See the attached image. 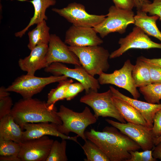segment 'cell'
<instances>
[{"mask_svg": "<svg viewBox=\"0 0 161 161\" xmlns=\"http://www.w3.org/2000/svg\"><path fill=\"white\" fill-rule=\"evenodd\" d=\"M85 134L87 139L96 144L110 161H128L131 158L129 151L141 148L136 143L113 126L106 127L101 132L91 129Z\"/></svg>", "mask_w": 161, "mask_h": 161, "instance_id": "6da1fadb", "label": "cell"}, {"mask_svg": "<svg viewBox=\"0 0 161 161\" xmlns=\"http://www.w3.org/2000/svg\"><path fill=\"white\" fill-rule=\"evenodd\" d=\"M57 112L55 105L32 97L23 98L16 102L10 114L23 130L24 125L27 123L49 122L61 125L62 122Z\"/></svg>", "mask_w": 161, "mask_h": 161, "instance_id": "7a4b0ae2", "label": "cell"}, {"mask_svg": "<svg viewBox=\"0 0 161 161\" xmlns=\"http://www.w3.org/2000/svg\"><path fill=\"white\" fill-rule=\"evenodd\" d=\"M57 114L62 122L61 125H57L58 131L67 136L70 132L74 133L84 141L87 140L85 134L86 129L97 120L87 106L82 112H78L61 105Z\"/></svg>", "mask_w": 161, "mask_h": 161, "instance_id": "3957f363", "label": "cell"}, {"mask_svg": "<svg viewBox=\"0 0 161 161\" xmlns=\"http://www.w3.org/2000/svg\"><path fill=\"white\" fill-rule=\"evenodd\" d=\"M68 47L78 57L83 68L91 75H99L109 69L108 59L110 54L103 47L99 45Z\"/></svg>", "mask_w": 161, "mask_h": 161, "instance_id": "277c9868", "label": "cell"}, {"mask_svg": "<svg viewBox=\"0 0 161 161\" xmlns=\"http://www.w3.org/2000/svg\"><path fill=\"white\" fill-rule=\"evenodd\" d=\"M65 75L51 76L40 77L26 74L16 78L12 84L6 88L9 92L20 94L23 98H32L40 92L47 85L67 79Z\"/></svg>", "mask_w": 161, "mask_h": 161, "instance_id": "5b68a950", "label": "cell"}, {"mask_svg": "<svg viewBox=\"0 0 161 161\" xmlns=\"http://www.w3.org/2000/svg\"><path fill=\"white\" fill-rule=\"evenodd\" d=\"M108 12L103 21L93 28L102 38L112 32L123 34L129 24H134L135 15L132 10L121 9L112 5L109 7Z\"/></svg>", "mask_w": 161, "mask_h": 161, "instance_id": "8992f818", "label": "cell"}, {"mask_svg": "<svg viewBox=\"0 0 161 161\" xmlns=\"http://www.w3.org/2000/svg\"><path fill=\"white\" fill-rule=\"evenodd\" d=\"M111 90L103 92H91L82 96L80 101L87 104L93 110L94 115L98 119L99 117L114 118L119 122L126 123L112 100Z\"/></svg>", "mask_w": 161, "mask_h": 161, "instance_id": "52a82bcc", "label": "cell"}, {"mask_svg": "<svg viewBox=\"0 0 161 161\" xmlns=\"http://www.w3.org/2000/svg\"><path fill=\"white\" fill-rule=\"evenodd\" d=\"M52 10L63 17L72 25L84 27L94 28L102 22L106 15H96L88 13L85 6L76 2L69 4L61 9L53 8Z\"/></svg>", "mask_w": 161, "mask_h": 161, "instance_id": "ba28073f", "label": "cell"}, {"mask_svg": "<svg viewBox=\"0 0 161 161\" xmlns=\"http://www.w3.org/2000/svg\"><path fill=\"white\" fill-rule=\"evenodd\" d=\"M76 66L75 68H70L61 63L55 62L51 63L44 70L53 75H65L76 80L83 85L86 94L97 92L100 87L98 79L89 74L82 66Z\"/></svg>", "mask_w": 161, "mask_h": 161, "instance_id": "9c48e42d", "label": "cell"}, {"mask_svg": "<svg viewBox=\"0 0 161 161\" xmlns=\"http://www.w3.org/2000/svg\"><path fill=\"white\" fill-rule=\"evenodd\" d=\"M134 66L130 60L128 59L120 69L111 73H102L99 75L98 80L100 84H111L124 89L131 95L133 98L138 99L140 94L132 76Z\"/></svg>", "mask_w": 161, "mask_h": 161, "instance_id": "30bf717a", "label": "cell"}, {"mask_svg": "<svg viewBox=\"0 0 161 161\" xmlns=\"http://www.w3.org/2000/svg\"><path fill=\"white\" fill-rule=\"evenodd\" d=\"M106 120L136 143L143 151L152 150L155 146L152 130L147 126L129 122L123 123L109 119Z\"/></svg>", "mask_w": 161, "mask_h": 161, "instance_id": "8fae6325", "label": "cell"}, {"mask_svg": "<svg viewBox=\"0 0 161 161\" xmlns=\"http://www.w3.org/2000/svg\"><path fill=\"white\" fill-rule=\"evenodd\" d=\"M54 141L47 135L24 141L18 157L21 161H46Z\"/></svg>", "mask_w": 161, "mask_h": 161, "instance_id": "7c38bea8", "label": "cell"}, {"mask_svg": "<svg viewBox=\"0 0 161 161\" xmlns=\"http://www.w3.org/2000/svg\"><path fill=\"white\" fill-rule=\"evenodd\" d=\"M118 44L120 47L110 54V59L119 57L132 49H161V44L152 41L140 28L136 26L133 27L132 31L125 37L120 39Z\"/></svg>", "mask_w": 161, "mask_h": 161, "instance_id": "4fadbf2b", "label": "cell"}, {"mask_svg": "<svg viewBox=\"0 0 161 161\" xmlns=\"http://www.w3.org/2000/svg\"><path fill=\"white\" fill-rule=\"evenodd\" d=\"M55 62L81 66L78 57L65 43L56 34H51L45 58L46 67Z\"/></svg>", "mask_w": 161, "mask_h": 161, "instance_id": "5bb4252c", "label": "cell"}, {"mask_svg": "<svg viewBox=\"0 0 161 161\" xmlns=\"http://www.w3.org/2000/svg\"><path fill=\"white\" fill-rule=\"evenodd\" d=\"M64 42L71 47H82L100 45L103 41L93 28L72 25L66 32Z\"/></svg>", "mask_w": 161, "mask_h": 161, "instance_id": "9a60e30c", "label": "cell"}, {"mask_svg": "<svg viewBox=\"0 0 161 161\" xmlns=\"http://www.w3.org/2000/svg\"><path fill=\"white\" fill-rule=\"evenodd\" d=\"M49 122H40L38 123H27L23 126V141L39 138L45 135H51L59 137L62 140L65 139L73 141L80 145L77 138V135L70 137L63 134L59 132L57 129V124Z\"/></svg>", "mask_w": 161, "mask_h": 161, "instance_id": "2e32d148", "label": "cell"}, {"mask_svg": "<svg viewBox=\"0 0 161 161\" xmlns=\"http://www.w3.org/2000/svg\"><path fill=\"white\" fill-rule=\"evenodd\" d=\"M48 48V44L36 46L28 56L19 60L18 65L21 69L27 75H35L37 70L46 68L45 58Z\"/></svg>", "mask_w": 161, "mask_h": 161, "instance_id": "e0dca14e", "label": "cell"}, {"mask_svg": "<svg viewBox=\"0 0 161 161\" xmlns=\"http://www.w3.org/2000/svg\"><path fill=\"white\" fill-rule=\"evenodd\" d=\"M109 88L113 96L127 102L136 109L144 118L148 127L152 130L154 116L161 109V104H153L132 98L123 94L112 86Z\"/></svg>", "mask_w": 161, "mask_h": 161, "instance_id": "ac0fdd59", "label": "cell"}, {"mask_svg": "<svg viewBox=\"0 0 161 161\" xmlns=\"http://www.w3.org/2000/svg\"><path fill=\"white\" fill-rule=\"evenodd\" d=\"M18 0L31 2L34 9L33 16L31 18L26 27L22 30L15 33V36L19 38L22 37L31 26L34 24H37L44 20H47V17L45 14L47 9L50 6L55 5L56 3L55 0Z\"/></svg>", "mask_w": 161, "mask_h": 161, "instance_id": "d6986e66", "label": "cell"}, {"mask_svg": "<svg viewBox=\"0 0 161 161\" xmlns=\"http://www.w3.org/2000/svg\"><path fill=\"white\" fill-rule=\"evenodd\" d=\"M0 138L19 143L23 142V130L11 114L0 119Z\"/></svg>", "mask_w": 161, "mask_h": 161, "instance_id": "ffe728a7", "label": "cell"}, {"mask_svg": "<svg viewBox=\"0 0 161 161\" xmlns=\"http://www.w3.org/2000/svg\"><path fill=\"white\" fill-rule=\"evenodd\" d=\"M147 13L141 10H137L134 16V24L140 28L148 35L153 36L161 42V32L156 25V21L159 17L156 15L148 16Z\"/></svg>", "mask_w": 161, "mask_h": 161, "instance_id": "44dd1931", "label": "cell"}, {"mask_svg": "<svg viewBox=\"0 0 161 161\" xmlns=\"http://www.w3.org/2000/svg\"><path fill=\"white\" fill-rule=\"evenodd\" d=\"M113 102L120 114L128 122L147 126L146 123L140 113L132 106L113 95Z\"/></svg>", "mask_w": 161, "mask_h": 161, "instance_id": "7402d4cb", "label": "cell"}, {"mask_svg": "<svg viewBox=\"0 0 161 161\" xmlns=\"http://www.w3.org/2000/svg\"><path fill=\"white\" fill-rule=\"evenodd\" d=\"M46 21L44 20L37 24L35 28L28 32L29 42L27 47L30 50L39 44H48L50 37V28Z\"/></svg>", "mask_w": 161, "mask_h": 161, "instance_id": "603a6c76", "label": "cell"}, {"mask_svg": "<svg viewBox=\"0 0 161 161\" xmlns=\"http://www.w3.org/2000/svg\"><path fill=\"white\" fill-rule=\"evenodd\" d=\"M132 76L137 87H142L151 83L148 64L138 57L134 65Z\"/></svg>", "mask_w": 161, "mask_h": 161, "instance_id": "cb8c5ba5", "label": "cell"}, {"mask_svg": "<svg viewBox=\"0 0 161 161\" xmlns=\"http://www.w3.org/2000/svg\"><path fill=\"white\" fill-rule=\"evenodd\" d=\"M81 147L86 156L85 161H110L109 159L95 143L87 139Z\"/></svg>", "mask_w": 161, "mask_h": 161, "instance_id": "d4e9b609", "label": "cell"}, {"mask_svg": "<svg viewBox=\"0 0 161 161\" xmlns=\"http://www.w3.org/2000/svg\"><path fill=\"white\" fill-rule=\"evenodd\" d=\"M73 82L72 80L68 79L59 82L57 87L52 89L48 93L47 103L49 105H54L58 101L65 99L68 86Z\"/></svg>", "mask_w": 161, "mask_h": 161, "instance_id": "484cf974", "label": "cell"}, {"mask_svg": "<svg viewBox=\"0 0 161 161\" xmlns=\"http://www.w3.org/2000/svg\"><path fill=\"white\" fill-rule=\"evenodd\" d=\"M139 91L147 102L160 103L161 100V83H151L140 88Z\"/></svg>", "mask_w": 161, "mask_h": 161, "instance_id": "4316f807", "label": "cell"}, {"mask_svg": "<svg viewBox=\"0 0 161 161\" xmlns=\"http://www.w3.org/2000/svg\"><path fill=\"white\" fill-rule=\"evenodd\" d=\"M65 139L61 142L54 141L49 154L46 161H67L66 154L67 142Z\"/></svg>", "mask_w": 161, "mask_h": 161, "instance_id": "83f0119b", "label": "cell"}, {"mask_svg": "<svg viewBox=\"0 0 161 161\" xmlns=\"http://www.w3.org/2000/svg\"><path fill=\"white\" fill-rule=\"evenodd\" d=\"M10 94L6 88L1 86L0 88V119L10 114L13 102Z\"/></svg>", "mask_w": 161, "mask_h": 161, "instance_id": "f1b7e54d", "label": "cell"}, {"mask_svg": "<svg viewBox=\"0 0 161 161\" xmlns=\"http://www.w3.org/2000/svg\"><path fill=\"white\" fill-rule=\"evenodd\" d=\"M20 149V143L12 140L0 138V156H18Z\"/></svg>", "mask_w": 161, "mask_h": 161, "instance_id": "f546056e", "label": "cell"}, {"mask_svg": "<svg viewBox=\"0 0 161 161\" xmlns=\"http://www.w3.org/2000/svg\"><path fill=\"white\" fill-rule=\"evenodd\" d=\"M131 158L128 161H156L152 155V150H147L139 152L137 151H130Z\"/></svg>", "mask_w": 161, "mask_h": 161, "instance_id": "4dcf8cb0", "label": "cell"}, {"mask_svg": "<svg viewBox=\"0 0 161 161\" xmlns=\"http://www.w3.org/2000/svg\"><path fill=\"white\" fill-rule=\"evenodd\" d=\"M141 10L148 13L150 16H158L161 21V0H154L152 3L144 5Z\"/></svg>", "mask_w": 161, "mask_h": 161, "instance_id": "1f68e13d", "label": "cell"}, {"mask_svg": "<svg viewBox=\"0 0 161 161\" xmlns=\"http://www.w3.org/2000/svg\"><path fill=\"white\" fill-rule=\"evenodd\" d=\"M83 90H85V88L81 83L78 82L71 83L68 86L65 99L67 100H70Z\"/></svg>", "mask_w": 161, "mask_h": 161, "instance_id": "d6a6232c", "label": "cell"}, {"mask_svg": "<svg viewBox=\"0 0 161 161\" xmlns=\"http://www.w3.org/2000/svg\"><path fill=\"white\" fill-rule=\"evenodd\" d=\"M152 132L154 138L161 136V109L156 112L154 116Z\"/></svg>", "mask_w": 161, "mask_h": 161, "instance_id": "836d02e7", "label": "cell"}, {"mask_svg": "<svg viewBox=\"0 0 161 161\" xmlns=\"http://www.w3.org/2000/svg\"><path fill=\"white\" fill-rule=\"evenodd\" d=\"M147 63L150 72L151 83H161V67Z\"/></svg>", "mask_w": 161, "mask_h": 161, "instance_id": "e575fe53", "label": "cell"}, {"mask_svg": "<svg viewBox=\"0 0 161 161\" xmlns=\"http://www.w3.org/2000/svg\"><path fill=\"white\" fill-rule=\"evenodd\" d=\"M114 5L119 8L129 10H132L134 7L132 0H112Z\"/></svg>", "mask_w": 161, "mask_h": 161, "instance_id": "d590c367", "label": "cell"}, {"mask_svg": "<svg viewBox=\"0 0 161 161\" xmlns=\"http://www.w3.org/2000/svg\"><path fill=\"white\" fill-rule=\"evenodd\" d=\"M152 154L153 157L161 161V142L155 145L152 149Z\"/></svg>", "mask_w": 161, "mask_h": 161, "instance_id": "8d00e7d4", "label": "cell"}, {"mask_svg": "<svg viewBox=\"0 0 161 161\" xmlns=\"http://www.w3.org/2000/svg\"><path fill=\"white\" fill-rule=\"evenodd\" d=\"M139 58L141 60L149 64L161 67V58L149 59L143 56H140Z\"/></svg>", "mask_w": 161, "mask_h": 161, "instance_id": "74e56055", "label": "cell"}, {"mask_svg": "<svg viewBox=\"0 0 161 161\" xmlns=\"http://www.w3.org/2000/svg\"><path fill=\"white\" fill-rule=\"evenodd\" d=\"M134 7H136L137 10H141L143 6L145 4L151 3L149 0H132Z\"/></svg>", "mask_w": 161, "mask_h": 161, "instance_id": "f35d334b", "label": "cell"}, {"mask_svg": "<svg viewBox=\"0 0 161 161\" xmlns=\"http://www.w3.org/2000/svg\"><path fill=\"white\" fill-rule=\"evenodd\" d=\"M0 161H21L18 156H5L0 157Z\"/></svg>", "mask_w": 161, "mask_h": 161, "instance_id": "ab89813d", "label": "cell"}, {"mask_svg": "<svg viewBox=\"0 0 161 161\" xmlns=\"http://www.w3.org/2000/svg\"><path fill=\"white\" fill-rule=\"evenodd\" d=\"M160 142H161V136L159 137L154 138V143L155 145H157Z\"/></svg>", "mask_w": 161, "mask_h": 161, "instance_id": "60d3db41", "label": "cell"}, {"mask_svg": "<svg viewBox=\"0 0 161 161\" xmlns=\"http://www.w3.org/2000/svg\"><path fill=\"white\" fill-rule=\"evenodd\" d=\"M10 0L11 1H14V0Z\"/></svg>", "mask_w": 161, "mask_h": 161, "instance_id": "b9f144b4", "label": "cell"}]
</instances>
